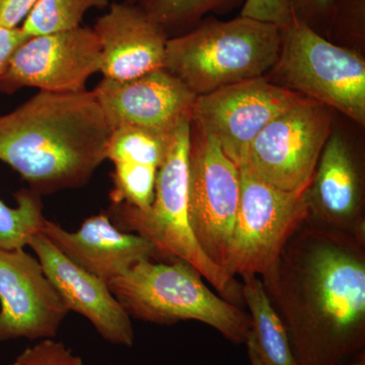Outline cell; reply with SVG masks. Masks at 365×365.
I'll return each mask as SVG.
<instances>
[{
  "label": "cell",
  "mask_w": 365,
  "mask_h": 365,
  "mask_svg": "<svg viewBox=\"0 0 365 365\" xmlns=\"http://www.w3.org/2000/svg\"><path fill=\"white\" fill-rule=\"evenodd\" d=\"M290 9L299 20L323 36L329 35L332 19L333 0H288Z\"/></svg>",
  "instance_id": "26"
},
{
  "label": "cell",
  "mask_w": 365,
  "mask_h": 365,
  "mask_svg": "<svg viewBox=\"0 0 365 365\" xmlns=\"http://www.w3.org/2000/svg\"><path fill=\"white\" fill-rule=\"evenodd\" d=\"M331 136L326 106L309 98L273 119L250 146V169L262 181L287 192L307 191Z\"/></svg>",
  "instance_id": "9"
},
{
  "label": "cell",
  "mask_w": 365,
  "mask_h": 365,
  "mask_svg": "<svg viewBox=\"0 0 365 365\" xmlns=\"http://www.w3.org/2000/svg\"><path fill=\"white\" fill-rule=\"evenodd\" d=\"M100 41L93 29L28 38L0 76V91L13 95L23 88L55 93L86 91L88 78L101 71Z\"/></svg>",
  "instance_id": "11"
},
{
  "label": "cell",
  "mask_w": 365,
  "mask_h": 365,
  "mask_svg": "<svg viewBox=\"0 0 365 365\" xmlns=\"http://www.w3.org/2000/svg\"><path fill=\"white\" fill-rule=\"evenodd\" d=\"M41 232L69 260L107 283L139 262L158 259L148 240L120 230L107 212L90 216L73 232L46 218Z\"/></svg>",
  "instance_id": "16"
},
{
  "label": "cell",
  "mask_w": 365,
  "mask_h": 365,
  "mask_svg": "<svg viewBox=\"0 0 365 365\" xmlns=\"http://www.w3.org/2000/svg\"><path fill=\"white\" fill-rule=\"evenodd\" d=\"M28 247L69 312L85 317L107 342L126 347L134 344L131 318L106 281L69 260L41 232L33 235Z\"/></svg>",
  "instance_id": "14"
},
{
  "label": "cell",
  "mask_w": 365,
  "mask_h": 365,
  "mask_svg": "<svg viewBox=\"0 0 365 365\" xmlns=\"http://www.w3.org/2000/svg\"><path fill=\"white\" fill-rule=\"evenodd\" d=\"M241 196L225 270L261 280L275 272L288 241L309 216L306 191H283L240 167Z\"/></svg>",
  "instance_id": "7"
},
{
  "label": "cell",
  "mask_w": 365,
  "mask_h": 365,
  "mask_svg": "<svg viewBox=\"0 0 365 365\" xmlns=\"http://www.w3.org/2000/svg\"><path fill=\"white\" fill-rule=\"evenodd\" d=\"M280 47L277 26L242 16L230 21L209 16L189 32L169 38L163 69L198 97L263 78L275 66Z\"/></svg>",
  "instance_id": "3"
},
{
  "label": "cell",
  "mask_w": 365,
  "mask_h": 365,
  "mask_svg": "<svg viewBox=\"0 0 365 365\" xmlns=\"http://www.w3.org/2000/svg\"><path fill=\"white\" fill-rule=\"evenodd\" d=\"M306 193L307 222L365 242L364 180L342 137H329Z\"/></svg>",
  "instance_id": "15"
},
{
  "label": "cell",
  "mask_w": 365,
  "mask_h": 365,
  "mask_svg": "<svg viewBox=\"0 0 365 365\" xmlns=\"http://www.w3.org/2000/svg\"><path fill=\"white\" fill-rule=\"evenodd\" d=\"M39 0H0V26L19 28Z\"/></svg>",
  "instance_id": "28"
},
{
  "label": "cell",
  "mask_w": 365,
  "mask_h": 365,
  "mask_svg": "<svg viewBox=\"0 0 365 365\" xmlns=\"http://www.w3.org/2000/svg\"><path fill=\"white\" fill-rule=\"evenodd\" d=\"M93 91L112 130L130 125L163 135L192 121L197 98L163 68L130 81L103 78Z\"/></svg>",
  "instance_id": "13"
},
{
  "label": "cell",
  "mask_w": 365,
  "mask_h": 365,
  "mask_svg": "<svg viewBox=\"0 0 365 365\" xmlns=\"http://www.w3.org/2000/svg\"><path fill=\"white\" fill-rule=\"evenodd\" d=\"M262 282L299 365H343L365 350V242L306 220Z\"/></svg>",
  "instance_id": "1"
},
{
  "label": "cell",
  "mask_w": 365,
  "mask_h": 365,
  "mask_svg": "<svg viewBox=\"0 0 365 365\" xmlns=\"http://www.w3.org/2000/svg\"><path fill=\"white\" fill-rule=\"evenodd\" d=\"M191 122L173 132L167 157L158 169L155 199L150 209L112 204L107 215L124 232H133L155 247L158 260H182L196 269L223 299L235 304L242 299L237 284L222 267L204 254L189 222V150Z\"/></svg>",
  "instance_id": "4"
},
{
  "label": "cell",
  "mask_w": 365,
  "mask_h": 365,
  "mask_svg": "<svg viewBox=\"0 0 365 365\" xmlns=\"http://www.w3.org/2000/svg\"><path fill=\"white\" fill-rule=\"evenodd\" d=\"M242 299L249 309L250 328L244 344L251 365H299L284 324L269 299L261 278L242 276Z\"/></svg>",
  "instance_id": "18"
},
{
  "label": "cell",
  "mask_w": 365,
  "mask_h": 365,
  "mask_svg": "<svg viewBox=\"0 0 365 365\" xmlns=\"http://www.w3.org/2000/svg\"><path fill=\"white\" fill-rule=\"evenodd\" d=\"M343 365H365V350L355 354L352 359L346 361Z\"/></svg>",
  "instance_id": "30"
},
{
  "label": "cell",
  "mask_w": 365,
  "mask_h": 365,
  "mask_svg": "<svg viewBox=\"0 0 365 365\" xmlns=\"http://www.w3.org/2000/svg\"><path fill=\"white\" fill-rule=\"evenodd\" d=\"M365 0H333L329 34L338 39L360 42L364 37Z\"/></svg>",
  "instance_id": "24"
},
{
  "label": "cell",
  "mask_w": 365,
  "mask_h": 365,
  "mask_svg": "<svg viewBox=\"0 0 365 365\" xmlns=\"http://www.w3.org/2000/svg\"><path fill=\"white\" fill-rule=\"evenodd\" d=\"M110 4L111 0H39L20 28L29 38L67 32L81 26L91 9Z\"/></svg>",
  "instance_id": "21"
},
{
  "label": "cell",
  "mask_w": 365,
  "mask_h": 365,
  "mask_svg": "<svg viewBox=\"0 0 365 365\" xmlns=\"http://www.w3.org/2000/svg\"><path fill=\"white\" fill-rule=\"evenodd\" d=\"M111 132L93 91H39L0 116V162L41 197L81 188L105 162Z\"/></svg>",
  "instance_id": "2"
},
{
  "label": "cell",
  "mask_w": 365,
  "mask_h": 365,
  "mask_svg": "<svg viewBox=\"0 0 365 365\" xmlns=\"http://www.w3.org/2000/svg\"><path fill=\"white\" fill-rule=\"evenodd\" d=\"M11 365H85L83 359L59 341L43 339L26 348Z\"/></svg>",
  "instance_id": "25"
},
{
  "label": "cell",
  "mask_w": 365,
  "mask_h": 365,
  "mask_svg": "<svg viewBox=\"0 0 365 365\" xmlns=\"http://www.w3.org/2000/svg\"><path fill=\"white\" fill-rule=\"evenodd\" d=\"M136 6L168 36L182 35L195 28L209 14H227L245 0H122Z\"/></svg>",
  "instance_id": "19"
},
{
  "label": "cell",
  "mask_w": 365,
  "mask_h": 365,
  "mask_svg": "<svg viewBox=\"0 0 365 365\" xmlns=\"http://www.w3.org/2000/svg\"><path fill=\"white\" fill-rule=\"evenodd\" d=\"M93 29L100 41L104 78L130 81L163 68L170 37L136 6L112 2Z\"/></svg>",
  "instance_id": "17"
},
{
  "label": "cell",
  "mask_w": 365,
  "mask_h": 365,
  "mask_svg": "<svg viewBox=\"0 0 365 365\" xmlns=\"http://www.w3.org/2000/svg\"><path fill=\"white\" fill-rule=\"evenodd\" d=\"M68 313L37 257L0 249V342L51 339Z\"/></svg>",
  "instance_id": "12"
},
{
  "label": "cell",
  "mask_w": 365,
  "mask_h": 365,
  "mask_svg": "<svg viewBox=\"0 0 365 365\" xmlns=\"http://www.w3.org/2000/svg\"><path fill=\"white\" fill-rule=\"evenodd\" d=\"M302 98L264 76L250 79L198 96L191 122L215 138L240 169L248 163L250 146L258 134Z\"/></svg>",
  "instance_id": "10"
},
{
  "label": "cell",
  "mask_w": 365,
  "mask_h": 365,
  "mask_svg": "<svg viewBox=\"0 0 365 365\" xmlns=\"http://www.w3.org/2000/svg\"><path fill=\"white\" fill-rule=\"evenodd\" d=\"M240 16L283 29L292 18L288 0H245Z\"/></svg>",
  "instance_id": "27"
},
{
  "label": "cell",
  "mask_w": 365,
  "mask_h": 365,
  "mask_svg": "<svg viewBox=\"0 0 365 365\" xmlns=\"http://www.w3.org/2000/svg\"><path fill=\"white\" fill-rule=\"evenodd\" d=\"M14 198V207L0 200V249L28 247L33 235L42 230L46 220L42 199L32 190L21 189Z\"/></svg>",
  "instance_id": "22"
},
{
  "label": "cell",
  "mask_w": 365,
  "mask_h": 365,
  "mask_svg": "<svg viewBox=\"0 0 365 365\" xmlns=\"http://www.w3.org/2000/svg\"><path fill=\"white\" fill-rule=\"evenodd\" d=\"M28 38L20 26L14 29L0 26V76L6 71L14 53Z\"/></svg>",
  "instance_id": "29"
},
{
  "label": "cell",
  "mask_w": 365,
  "mask_h": 365,
  "mask_svg": "<svg viewBox=\"0 0 365 365\" xmlns=\"http://www.w3.org/2000/svg\"><path fill=\"white\" fill-rule=\"evenodd\" d=\"M113 165L111 203L128 204L141 211L150 209L155 199L158 168L132 163Z\"/></svg>",
  "instance_id": "23"
},
{
  "label": "cell",
  "mask_w": 365,
  "mask_h": 365,
  "mask_svg": "<svg viewBox=\"0 0 365 365\" xmlns=\"http://www.w3.org/2000/svg\"><path fill=\"white\" fill-rule=\"evenodd\" d=\"M108 285L130 318L158 325L200 322L234 344L246 340L249 314L211 292L187 262L141 261Z\"/></svg>",
  "instance_id": "5"
},
{
  "label": "cell",
  "mask_w": 365,
  "mask_h": 365,
  "mask_svg": "<svg viewBox=\"0 0 365 365\" xmlns=\"http://www.w3.org/2000/svg\"><path fill=\"white\" fill-rule=\"evenodd\" d=\"M279 57L271 69L283 88L365 124V62L292 14L280 29Z\"/></svg>",
  "instance_id": "6"
},
{
  "label": "cell",
  "mask_w": 365,
  "mask_h": 365,
  "mask_svg": "<svg viewBox=\"0 0 365 365\" xmlns=\"http://www.w3.org/2000/svg\"><path fill=\"white\" fill-rule=\"evenodd\" d=\"M241 196L240 169L220 144L191 122L188 212L204 254L225 270ZM227 271V270H225Z\"/></svg>",
  "instance_id": "8"
},
{
  "label": "cell",
  "mask_w": 365,
  "mask_h": 365,
  "mask_svg": "<svg viewBox=\"0 0 365 365\" xmlns=\"http://www.w3.org/2000/svg\"><path fill=\"white\" fill-rule=\"evenodd\" d=\"M172 134L163 135L130 125L117 127L108 141L106 160L113 165L132 163L160 169L169 151Z\"/></svg>",
  "instance_id": "20"
}]
</instances>
